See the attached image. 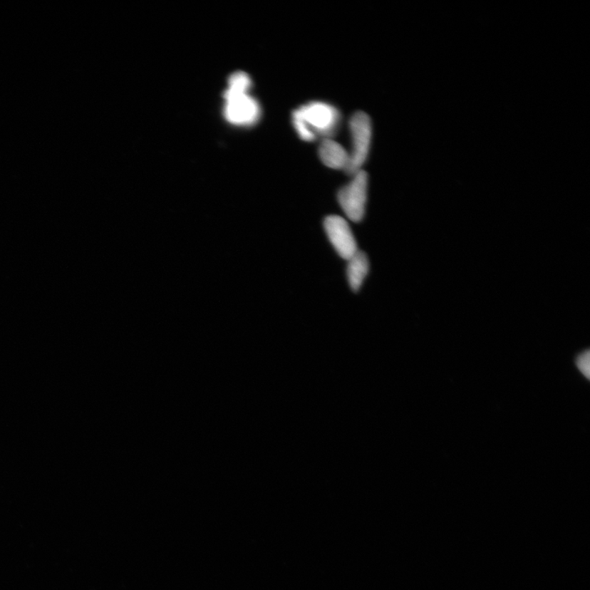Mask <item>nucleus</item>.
Instances as JSON below:
<instances>
[{
    "instance_id": "obj_3",
    "label": "nucleus",
    "mask_w": 590,
    "mask_h": 590,
    "mask_svg": "<svg viewBox=\"0 0 590 590\" xmlns=\"http://www.w3.org/2000/svg\"><path fill=\"white\" fill-rule=\"evenodd\" d=\"M351 182L338 190V204L349 220L360 222L363 219L368 201V175L361 170Z\"/></svg>"
},
{
    "instance_id": "obj_10",
    "label": "nucleus",
    "mask_w": 590,
    "mask_h": 590,
    "mask_svg": "<svg viewBox=\"0 0 590 590\" xmlns=\"http://www.w3.org/2000/svg\"><path fill=\"white\" fill-rule=\"evenodd\" d=\"M576 368L580 373L586 377L587 380L590 379V353L589 351H583L579 353L574 361Z\"/></svg>"
},
{
    "instance_id": "obj_6",
    "label": "nucleus",
    "mask_w": 590,
    "mask_h": 590,
    "mask_svg": "<svg viewBox=\"0 0 590 590\" xmlns=\"http://www.w3.org/2000/svg\"><path fill=\"white\" fill-rule=\"evenodd\" d=\"M319 155L320 160L326 167L335 170L346 171L349 154L338 142L331 138L324 139L319 146Z\"/></svg>"
},
{
    "instance_id": "obj_2",
    "label": "nucleus",
    "mask_w": 590,
    "mask_h": 590,
    "mask_svg": "<svg viewBox=\"0 0 590 590\" xmlns=\"http://www.w3.org/2000/svg\"><path fill=\"white\" fill-rule=\"evenodd\" d=\"M296 109L316 138H331L340 125L341 113L330 103L313 101Z\"/></svg>"
},
{
    "instance_id": "obj_7",
    "label": "nucleus",
    "mask_w": 590,
    "mask_h": 590,
    "mask_svg": "<svg viewBox=\"0 0 590 590\" xmlns=\"http://www.w3.org/2000/svg\"><path fill=\"white\" fill-rule=\"evenodd\" d=\"M348 262L347 277L348 284L353 291L358 292L362 287L365 278L368 274L369 260L367 254L358 250Z\"/></svg>"
},
{
    "instance_id": "obj_9",
    "label": "nucleus",
    "mask_w": 590,
    "mask_h": 590,
    "mask_svg": "<svg viewBox=\"0 0 590 590\" xmlns=\"http://www.w3.org/2000/svg\"><path fill=\"white\" fill-rule=\"evenodd\" d=\"M252 81L247 73L244 72L234 73L229 79L227 90L237 93H248Z\"/></svg>"
},
{
    "instance_id": "obj_8",
    "label": "nucleus",
    "mask_w": 590,
    "mask_h": 590,
    "mask_svg": "<svg viewBox=\"0 0 590 590\" xmlns=\"http://www.w3.org/2000/svg\"><path fill=\"white\" fill-rule=\"evenodd\" d=\"M291 120L295 133H297L300 139L306 142H314L318 139L316 138V136L311 133V130L309 128L307 124H306L304 120L301 117V115L299 114L297 109H295V110L293 111Z\"/></svg>"
},
{
    "instance_id": "obj_5",
    "label": "nucleus",
    "mask_w": 590,
    "mask_h": 590,
    "mask_svg": "<svg viewBox=\"0 0 590 590\" xmlns=\"http://www.w3.org/2000/svg\"><path fill=\"white\" fill-rule=\"evenodd\" d=\"M324 229L333 247L342 259L348 261L358 252L356 239L344 218L337 215L326 217Z\"/></svg>"
},
{
    "instance_id": "obj_1",
    "label": "nucleus",
    "mask_w": 590,
    "mask_h": 590,
    "mask_svg": "<svg viewBox=\"0 0 590 590\" xmlns=\"http://www.w3.org/2000/svg\"><path fill=\"white\" fill-rule=\"evenodd\" d=\"M352 150L349 152V160L346 172L351 176L362 170L367 161L373 140V124L371 118L364 112L355 113L349 120Z\"/></svg>"
},
{
    "instance_id": "obj_4",
    "label": "nucleus",
    "mask_w": 590,
    "mask_h": 590,
    "mask_svg": "<svg viewBox=\"0 0 590 590\" xmlns=\"http://www.w3.org/2000/svg\"><path fill=\"white\" fill-rule=\"evenodd\" d=\"M224 98L227 101L225 116L234 125H252L261 118V107L258 101L248 93L227 90Z\"/></svg>"
}]
</instances>
